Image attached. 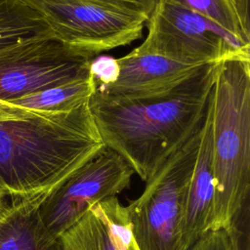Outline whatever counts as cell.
<instances>
[{"mask_svg":"<svg viewBox=\"0 0 250 250\" xmlns=\"http://www.w3.org/2000/svg\"><path fill=\"white\" fill-rule=\"evenodd\" d=\"M44 195L12 201L0 223V250H64L61 238L51 234L41 220Z\"/></svg>","mask_w":250,"mask_h":250,"instance_id":"12","label":"cell"},{"mask_svg":"<svg viewBox=\"0 0 250 250\" xmlns=\"http://www.w3.org/2000/svg\"><path fill=\"white\" fill-rule=\"evenodd\" d=\"M60 238L64 250H140L126 207L116 196L90 207Z\"/></svg>","mask_w":250,"mask_h":250,"instance_id":"11","label":"cell"},{"mask_svg":"<svg viewBox=\"0 0 250 250\" xmlns=\"http://www.w3.org/2000/svg\"><path fill=\"white\" fill-rule=\"evenodd\" d=\"M119 72L118 59L111 56H96L89 65V74L95 79L98 86L112 84L117 80Z\"/></svg>","mask_w":250,"mask_h":250,"instance_id":"16","label":"cell"},{"mask_svg":"<svg viewBox=\"0 0 250 250\" xmlns=\"http://www.w3.org/2000/svg\"><path fill=\"white\" fill-rule=\"evenodd\" d=\"M219 62L203 64L162 97L114 102L95 91L89 108L104 146L149 180L201 127Z\"/></svg>","mask_w":250,"mask_h":250,"instance_id":"2","label":"cell"},{"mask_svg":"<svg viewBox=\"0 0 250 250\" xmlns=\"http://www.w3.org/2000/svg\"><path fill=\"white\" fill-rule=\"evenodd\" d=\"M142 1H144V2L151 9V11H152V9H153V7H154V5H155V3H156L157 0H142Z\"/></svg>","mask_w":250,"mask_h":250,"instance_id":"20","label":"cell"},{"mask_svg":"<svg viewBox=\"0 0 250 250\" xmlns=\"http://www.w3.org/2000/svg\"><path fill=\"white\" fill-rule=\"evenodd\" d=\"M120 72L109 85L97 86L96 92L108 101H133L162 97L181 85L202 65L187 64L152 54L132 51L118 59Z\"/></svg>","mask_w":250,"mask_h":250,"instance_id":"9","label":"cell"},{"mask_svg":"<svg viewBox=\"0 0 250 250\" xmlns=\"http://www.w3.org/2000/svg\"><path fill=\"white\" fill-rule=\"evenodd\" d=\"M233 7L238 21L246 35H250V17L249 0H229Z\"/></svg>","mask_w":250,"mask_h":250,"instance_id":"18","label":"cell"},{"mask_svg":"<svg viewBox=\"0 0 250 250\" xmlns=\"http://www.w3.org/2000/svg\"><path fill=\"white\" fill-rule=\"evenodd\" d=\"M212 115L213 88L208 99L199 147L188 183L183 212L181 223V244L183 250H189L209 231L214 201Z\"/></svg>","mask_w":250,"mask_h":250,"instance_id":"10","label":"cell"},{"mask_svg":"<svg viewBox=\"0 0 250 250\" xmlns=\"http://www.w3.org/2000/svg\"><path fill=\"white\" fill-rule=\"evenodd\" d=\"M104 146L89 102L45 112L0 100V189L11 201L48 193Z\"/></svg>","mask_w":250,"mask_h":250,"instance_id":"1","label":"cell"},{"mask_svg":"<svg viewBox=\"0 0 250 250\" xmlns=\"http://www.w3.org/2000/svg\"><path fill=\"white\" fill-rule=\"evenodd\" d=\"M214 201L209 231L228 229L249 199L250 55L219 62L213 86Z\"/></svg>","mask_w":250,"mask_h":250,"instance_id":"3","label":"cell"},{"mask_svg":"<svg viewBox=\"0 0 250 250\" xmlns=\"http://www.w3.org/2000/svg\"><path fill=\"white\" fill-rule=\"evenodd\" d=\"M48 37L54 34L46 21L22 0H0V52Z\"/></svg>","mask_w":250,"mask_h":250,"instance_id":"13","label":"cell"},{"mask_svg":"<svg viewBox=\"0 0 250 250\" xmlns=\"http://www.w3.org/2000/svg\"><path fill=\"white\" fill-rule=\"evenodd\" d=\"M219 24L246 44H250L235 11L229 0H170Z\"/></svg>","mask_w":250,"mask_h":250,"instance_id":"15","label":"cell"},{"mask_svg":"<svg viewBox=\"0 0 250 250\" xmlns=\"http://www.w3.org/2000/svg\"><path fill=\"white\" fill-rule=\"evenodd\" d=\"M97 86V82L89 74L88 77L31 93L10 103L38 111L68 112L87 104Z\"/></svg>","mask_w":250,"mask_h":250,"instance_id":"14","label":"cell"},{"mask_svg":"<svg viewBox=\"0 0 250 250\" xmlns=\"http://www.w3.org/2000/svg\"><path fill=\"white\" fill-rule=\"evenodd\" d=\"M40 14L54 37L93 56L142 37L151 9L142 0H22Z\"/></svg>","mask_w":250,"mask_h":250,"instance_id":"4","label":"cell"},{"mask_svg":"<svg viewBox=\"0 0 250 250\" xmlns=\"http://www.w3.org/2000/svg\"><path fill=\"white\" fill-rule=\"evenodd\" d=\"M201 130L202 125L146 182L143 193L125 206L140 250H183L181 223Z\"/></svg>","mask_w":250,"mask_h":250,"instance_id":"5","label":"cell"},{"mask_svg":"<svg viewBox=\"0 0 250 250\" xmlns=\"http://www.w3.org/2000/svg\"><path fill=\"white\" fill-rule=\"evenodd\" d=\"M146 24V38L132 50L135 54L158 55L195 65L250 55V44L170 0H157Z\"/></svg>","mask_w":250,"mask_h":250,"instance_id":"6","label":"cell"},{"mask_svg":"<svg viewBox=\"0 0 250 250\" xmlns=\"http://www.w3.org/2000/svg\"><path fill=\"white\" fill-rule=\"evenodd\" d=\"M134 174L119 153L104 146L44 195L39 205L43 224L61 237L90 207L128 188Z\"/></svg>","mask_w":250,"mask_h":250,"instance_id":"7","label":"cell"},{"mask_svg":"<svg viewBox=\"0 0 250 250\" xmlns=\"http://www.w3.org/2000/svg\"><path fill=\"white\" fill-rule=\"evenodd\" d=\"M96 56L74 50L55 37L25 42L0 52V100L25 95L89 76Z\"/></svg>","mask_w":250,"mask_h":250,"instance_id":"8","label":"cell"},{"mask_svg":"<svg viewBox=\"0 0 250 250\" xmlns=\"http://www.w3.org/2000/svg\"><path fill=\"white\" fill-rule=\"evenodd\" d=\"M12 205L11 199L5 194L4 191L0 189V223L4 220L10 211Z\"/></svg>","mask_w":250,"mask_h":250,"instance_id":"19","label":"cell"},{"mask_svg":"<svg viewBox=\"0 0 250 250\" xmlns=\"http://www.w3.org/2000/svg\"><path fill=\"white\" fill-rule=\"evenodd\" d=\"M189 250H234L226 229L205 233Z\"/></svg>","mask_w":250,"mask_h":250,"instance_id":"17","label":"cell"}]
</instances>
